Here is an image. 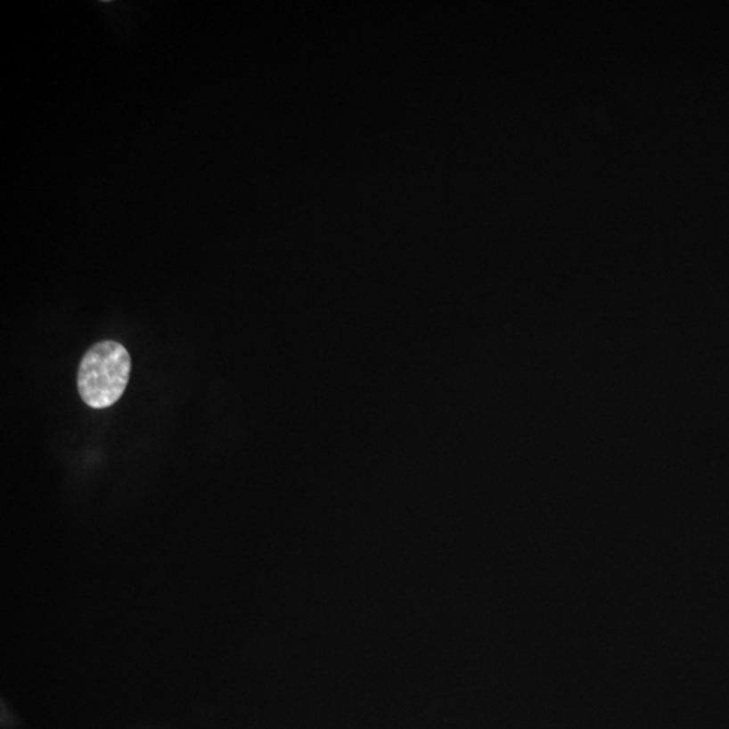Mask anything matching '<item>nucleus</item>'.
<instances>
[{
	"instance_id": "1",
	"label": "nucleus",
	"mask_w": 729,
	"mask_h": 729,
	"mask_svg": "<svg viewBox=\"0 0 729 729\" xmlns=\"http://www.w3.org/2000/svg\"><path fill=\"white\" fill-rule=\"evenodd\" d=\"M130 372V354L125 346L114 340L96 343L78 366V393L91 408H109L125 393Z\"/></svg>"
}]
</instances>
